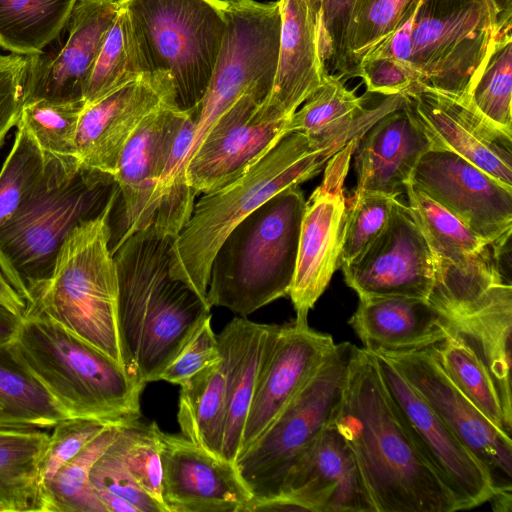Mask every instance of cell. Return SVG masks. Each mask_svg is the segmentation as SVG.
Returning a JSON list of instances; mask_svg holds the SVG:
<instances>
[{
	"label": "cell",
	"mask_w": 512,
	"mask_h": 512,
	"mask_svg": "<svg viewBox=\"0 0 512 512\" xmlns=\"http://www.w3.org/2000/svg\"><path fill=\"white\" fill-rule=\"evenodd\" d=\"M333 425L351 448L374 512H454L452 495L416 448L375 357L354 353Z\"/></svg>",
	"instance_id": "obj_1"
},
{
	"label": "cell",
	"mask_w": 512,
	"mask_h": 512,
	"mask_svg": "<svg viewBox=\"0 0 512 512\" xmlns=\"http://www.w3.org/2000/svg\"><path fill=\"white\" fill-rule=\"evenodd\" d=\"M175 237L152 224L111 250L118 276V328L126 369L143 384L159 381L206 319L208 301L170 274Z\"/></svg>",
	"instance_id": "obj_2"
},
{
	"label": "cell",
	"mask_w": 512,
	"mask_h": 512,
	"mask_svg": "<svg viewBox=\"0 0 512 512\" xmlns=\"http://www.w3.org/2000/svg\"><path fill=\"white\" fill-rule=\"evenodd\" d=\"M350 142L319 146L290 132L242 176L204 193L171 245V276L207 300L210 267L230 231L275 194L316 176Z\"/></svg>",
	"instance_id": "obj_3"
},
{
	"label": "cell",
	"mask_w": 512,
	"mask_h": 512,
	"mask_svg": "<svg viewBox=\"0 0 512 512\" xmlns=\"http://www.w3.org/2000/svg\"><path fill=\"white\" fill-rule=\"evenodd\" d=\"M9 344L68 417L115 425L140 420L146 385L50 318L27 312Z\"/></svg>",
	"instance_id": "obj_4"
},
{
	"label": "cell",
	"mask_w": 512,
	"mask_h": 512,
	"mask_svg": "<svg viewBox=\"0 0 512 512\" xmlns=\"http://www.w3.org/2000/svg\"><path fill=\"white\" fill-rule=\"evenodd\" d=\"M46 156L38 191L0 228V269L27 305L67 235L98 215L117 188L111 175L83 167L77 157Z\"/></svg>",
	"instance_id": "obj_5"
},
{
	"label": "cell",
	"mask_w": 512,
	"mask_h": 512,
	"mask_svg": "<svg viewBox=\"0 0 512 512\" xmlns=\"http://www.w3.org/2000/svg\"><path fill=\"white\" fill-rule=\"evenodd\" d=\"M118 194L117 187L98 215L67 235L26 313L50 318L126 369L118 328V276L109 247L110 215Z\"/></svg>",
	"instance_id": "obj_6"
},
{
	"label": "cell",
	"mask_w": 512,
	"mask_h": 512,
	"mask_svg": "<svg viewBox=\"0 0 512 512\" xmlns=\"http://www.w3.org/2000/svg\"><path fill=\"white\" fill-rule=\"evenodd\" d=\"M305 205L299 185L286 188L230 231L210 267L211 307L247 317L289 295Z\"/></svg>",
	"instance_id": "obj_7"
},
{
	"label": "cell",
	"mask_w": 512,
	"mask_h": 512,
	"mask_svg": "<svg viewBox=\"0 0 512 512\" xmlns=\"http://www.w3.org/2000/svg\"><path fill=\"white\" fill-rule=\"evenodd\" d=\"M357 346L334 344L310 379L234 462L252 499L246 508L278 498L299 459L333 423Z\"/></svg>",
	"instance_id": "obj_8"
},
{
	"label": "cell",
	"mask_w": 512,
	"mask_h": 512,
	"mask_svg": "<svg viewBox=\"0 0 512 512\" xmlns=\"http://www.w3.org/2000/svg\"><path fill=\"white\" fill-rule=\"evenodd\" d=\"M132 17L152 72H167L175 101L192 111L212 77L226 28L227 0H116Z\"/></svg>",
	"instance_id": "obj_9"
},
{
	"label": "cell",
	"mask_w": 512,
	"mask_h": 512,
	"mask_svg": "<svg viewBox=\"0 0 512 512\" xmlns=\"http://www.w3.org/2000/svg\"><path fill=\"white\" fill-rule=\"evenodd\" d=\"M505 31L490 0H421L410 55L418 83L466 96Z\"/></svg>",
	"instance_id": "obj_10"
},
{
	"label": "cell",
	"mask_w": 512,
	"mask_h": 512,
	"mask_svg": "<svg viewBox=\"0 0 512 512\" xmlns=\"http://www.w3.org/2000/svg\"><path fill=\"white\" fill-rule=\"evenodd\" d=\"M370 352L416 448L452 495L458 510L490 501L495 490L480 461L384 355Z\"/></svg>",
	"instance_id": "obj_11"
},
{
	"label": "cell",
	"mask_w": 512,
	"mask_h": 512,
	"mask_svg": "<svg viewBox=\"0 0 512 512\" xmlns=\"http://www.w3.org/2000/svg\"><path fill=\"white\" fill-rule=\"evenodd\" d=\"M501 255L512 230V188L458 154L427 150L410 180Z\"/></svg>",
	"instance_id": "obj_12"
},
{
	"label": "cell",
	"mask_w": 512,
	"mask_h": 512,
	"mask_svg": "<svg viewBox=\"0 0 512 512\" xmlns=\"http://www.w3.org/2000/svg\"><path fill=\"white\" fill-rule=\"evenodd\" d=\"M268 96L247 92L214 123L187 165V181L196 194L239 178L289 133L290 118L267 106Z\"/></svg>",
	"instance_id": "obj_13"
},
{
	"label": "cell",
	"mask_w": 512,
	"mask_h": 512,
	"mask_svg": "<svg viewBox=\"0 0 512 512\" xmlns=\"http://www.w3.org/2000/svg\"><path fill=\"white\" fill-rule=\"evenodd\" d=\"M384 355L486 469L495 495L512 493V440L453 384L432 347Z\"/></svg>",
	"instance_id": "obj_14"
},
{
	"label": "cell",
	"mask_w": 512,
	"mask_h": 512,
	"mask_svg": "<svg viewBox=\"0 0 512 512\" xmlns=\"http://www.w3.org/2000/svg\"><path fill=\"white\" fill-rule=\"evenodd\" d=\"M358 141L350 142L328 161L321 184L306 201L288 295L296 313L295 321L300 323H308L309 311L340 268L347 208L344 182Z\"/></svg>",
	"instance_id": "obj_15"
},
{
	"label": "cell",
	"mask_w": 512,
	"mask_h": 512,
	"mask_svg": "<svg viewBox=\"0 0 512 512\" xmlns=\"http://www.w3.org/2000/svg\"><path fill=\"white\" fill-rule=\"evenodd\" d=\"M403 108L431 146L452 151L512 188V134L482 115L467 99L415 83Z\"/></svg>",
	"instance_id": "obj_16"
},
{
	"label": "cell",
	"mask_w": 512,
	"mask_h": 512,
	"mask_svg": "<svg viewBox=\"0 0 512 512\" xmlns=\"http://www.w3.org/2000/svg\"><path fill=\"white\" fill-rule=\"evenodd\" d=\"M340 268L359 298L427 300L435 279L427 241L408 205L398 198L383 231L360 256Z\"/></svg>",
	"instance_id": "obj_17"
},
{
	"label": "cell",
	"mask_w": 512,
	"mask_h": 512,
	"mask_svg": "<svg viewBox=\"0 0 512 512\" xmlns=\"http://www.w3.org/2000/svg\"><path fill=\"white\" fill-rule=\"evenodd\" d=\"M175 97L170 74L156 71L85 104L75 139L81 165L113 177L122 150L139 124L161 105L176 103Z\"/></svg>",
	"instance_id": "obj_18"
},
{
	"label": "cell",
	"mask_w": 512,
	"mask_h": 512,
	"mask_svg": "<svg viewBox=\"0 0 512 512\" xmlns=\"http://www.w3.org/2000/svg\"><path fill=\"white\" fill-rule=\"evenodd\" d=\"M166 512H246L252 495L235 464L159 428Z\"/></svg>",
	"instance_id": "obj_19"
},
{
	"label": "cell",
	"mask_w": 512,
	"mask_h": 512,
	"mask_svg": "<svg viewBox=\"0 0 512 512\" xmlns=\"http://www.w3.org/2000/svg\"><path fill=\"white\" fill-rule=\"evenodd\" d=\"M334 344L330 335L311 329L308 323L294 320L279 325L260 371L238 456L297 395Z\"/></svg>",
	"instance_id": "obj_20"
},
{
	"label": "cell",
	"mask_w": 512,
	"mask_h": 512,
	"mask_svg": "<svg viewBox=\"0 0 512 512\" xmlns=\"http://www.w3.org/2000/svg\"><path fill=\"white\" fill-rule=\"evenodd\" d=\"M118 10L116 0H78L60 51L52 57L29 55L24 103L38 98L84 100L91 70Z\"/></svg>",
	"instance_id": "obj_21"
},
{
	"label": "cell",
	"mask_w": 512,
	"mask_h": 512,
	"mask_svg": "<svg viewBox=\"0 0 512 512\" xmlns=\"http://www.w3.org/2000/svg\"><path fill=\"white\" fill-rule=\"evenodd\" d=\"M278 498L305 512H374L355 456L333 423L299 459Z\"/></svg>",
	"instance_id": "obj_22"
},
{
	"label": "cell",
	"mask_w": 512,
	"mask_h": 512,
	"mask_svg": "<svg viewBox=\"0 0 512 512\" xmlns=\"http://www.w3.org/2000/svg\"><path fill=\"white\" fill-rule=\"evenodd\" d=\"M189 111L166 103L136 128L120 155L113 179L123 199L125 231L120 239L151 224L156 185Z\"/></svg>",
	"instance_id": "obj_23"
},
{
	"label": "cell",
	"mask_w": 512,
	"mask_h": 512,
	"mask_svg": "<svg viewBox=\"0 0 512 512\" xmlns=\"http://www.w3.org/2000/svg\"><path fill=\"white\" fill-rule=\"evenodd\" d=\"M281 30L277 68L267 106L291 118L329 74L320 43L317 10L311 0H278Z\"/></svg>",
	"instance_id": "obj_24"
},
{
	"label": "cell",
	"mask_w": 512,
	"mask_h": 512,
	"mask_svg": "<svg viewBox=\"0 0 512 512\" xmlns=\"http://www.w3.org/2000/svg\"><path fill=\"white\" fill-rule=\"evenodd\" d=\"M431 143L402 107L377 120L355 148V191L399 196Z\"/></svg>",
	"instance_id": "obj_25"
},
{
	"label": "cell",
	"mask_w": 512,
	"mask_h": 512,
	"mask_svg": "<svg viewBox=\"0 0 512 512\" xmlns=\"http://www.w3.org/2000/svg\"><path fill=\"white\" fill-rule=\"evenodd\" d=\"M451 332L467 344L491 375L505 417L512 425V286L503 283L447 313Z\"/></svg>",
	"instance_id": "obj_26"
},
{
	"label": "cell",
	"mask_w": 512,
	"mask_h": 512,
	"mask_svg": "<svg viewBox=\"0 0 512 512\" xmlns=\"http://www.w3.org/2000/svg\"><path fill=\"white\" fill-rule=\"evenodd\" d=\"M348 323L369 351L421 350L451 332L448 320L427 300L408 297L359 298Z\"/></svg>",
	"instance_id": "obj_27"
},
{
	"label": "cell",
	"mask_w": 512,
	"mask_h": 512,
	"mask_svg": "<svg viewBox=\"0 0 512 512\" xmlns=\"http://www.w3.org/2000/svg\"><path fill=\"white\" fill-rule=\"evenodd\" d=\"M279 325L261 324L246 317L233 318L217 335L225 346L230 369L221 457L235 462L241 446L244 424L264 360Z\"/></svg>",
	"instance_id": "obj_28"
},
{
	"label": "cell",
	"mask_w": 512,
	"mask_h": 512,
	"mask_svg": "<svg viewBox=\"0 0 512 512\" xmlns=\"http://www.w3.org/2000/svg\"><path fill=\"white\" fill-rule=\"evenodd\" d=\"M45 429L0 421V512H43L38 463Z\"/></svg>",
	"instance_id": "obj_29"
},
{
	"label": "cell",
	"mask_w": 512,
	"mask_h": 512,
	"mask_svg": "<svg viewBox=\"0 0 512 512\" xmlns=\"http://www.w3.org/2000/svg\"><path fill=\"white\" fill-rule=\"evenodd\" d=\"M218 343L221 359L179 385L177 421L184 437L221 456L230 359Z\"/></svg>",
	"instance_id": "obj_30"
},
{
	"label": "cell",
	"mask_w": 512,
	"mask_h": 512,
	"mask_svg": "<svg viewBox=\"0 0 512 512\" xmlns=\"http://www.w3.org/2000/svg\"><path fill=\"white\" fill-rule=\"evenodd\" d=\"M78 0H0V47L41 54L67 26Z\"/></svg>",
	"instance_id": "obj_31"
},
{
	"label": "cell",
	"mask_w": 512,
	"mask_h": 512,
	"mask_svg": "<svg viewBox=\"0 0 512 512\" xmlns=\"http://www.w3.org/2000/svg\"><path fill=\"white\" fill-rule=\"evenodd\" d=\"M149 72L152 71L137 27L129 12L119 7L91 70L85 104Z\"/></svg>",
	"instance_id": "obj_32"
},
{
	"label": "cell",
	"mask_w": 512,
	"mask_h": 512,
	"mask_svg": "<svg viewBox=\"0 0 512 512\" xmlns=\"http://www.w3.org/2000/svg\"><path fill=\"white\" fill-rule=\"evenodd\" d=\"M69 418L43 385L0 344V421L52 429Z\"/></svg>",
	"instance_id": "obj_33"
},
{
	"label": "cell",
	"mask_w": 512,
	"mask_h": 512,
	"mask_svg": "<svg viewBox=\"0 0 512 512\" xmlns=\"http://www.w3.org/2000/svg\"><path fill=\"white\" fill-rule=\"evenodd\" d=\"M408 207L422 231L434 260L463 265L490 245L453 214L407 182Z\"/></svg>",
	"instance_id": "obj_34"
},
{
	"label": "cell",
	"mask_w": 512,
	"mask_h": 512,
	"mask_svg": "<svg viewBox=\"0 0 512 512\" xmlns=\"http://www.w3.org/2000/svg\"><path fill=\"white\" fill-rule=\"evenodd\" d=\"M421 0H356L345 35L339 73L357 77L362 59L417 10Z\"/></svg>",
	"instance_id": "obj_35"
},
{
	"label": "cell",
	"mask_w": 512,
	"mask_h": 512,
	"mask_svg": "<svg viewBox=\"0 0 512 512\" xmlns=\"http://www.w3.org/2000/svg\"><path fill=\"white\" fill-rule=\"evenodd\" d=\"M122 425H110L64 464L43 487V512H107L90 482V472Z\"/></svg>",
	"instance_id": "obj_36"
},
{
	"label": "cell",
	"mask_w": 512,
	"mask_h": 512,
	"mask_svg": "<svg viewBox=\"0 0 512 512\" xmlns=\"http://www.w3.org/2000/svg\"><path fill=\"white\" fill-rule=\"evenodd\" d=\"M432 349L459 391L496 427L511 435L512 425L505 417L494 381L473 350L453 334Z\"/></svg>",
	"instance_id": "obj_37"
},
{
	"label": "cell",
	"mask_w": 512,
	"mask_h": 512,
	"mask_svg": "<svg viewBox=\"0 0 512 512\" xmlns=\"http://www.w3.org/2000/svg\"><path fill=\"white\" fill-rule=\"evenodd\" d=\"M12 148L0 170V228L38 191L45 176L47 156L18 121Z\"/></svg>",
	"instance_id": "obj_38"
},
{
	"label": "cell",
	"mask_w": 512,
	"mask_h": 512,
	"mask_svg": "<svg viewBox=\"0 0 512 512\" xmlns=\"http://www.w3.org/2000/svg\"><path fill=\"white\" fill-rule=\"evenodd\" d=\"M466 97L488 120L512 134L511 30L500 33Z\"/></svg>",
	"instance_id": "obj_39"
},
{
	"label": "cell",
	"mask_w": 512,
	"mask_h": 512,
	"mask_svg": "<svg viewBox=\"0 0 512 512\" xmlns=\"http://www.w3.org/2000/svg\"><path fill=\"white\" fill-rule=\"evenodd\" d=\"M85 101L38 98L23 104L19 121L45 154L77 157L75 139Z\"/></svg>",
	"instance_id": "obj_40"
},
{
	"label": "cell",
	"mask_w": 512,
	"mask_h": 512,
	"mask_svg": "<svg viewBox=\"0 0 512 512\" xmlns=\"http://www.w3.org/2000/svg\"><path fill=\"white\" fill-rule=\"evenodd\" d=\"M398 196L355 191L347 203L340 267L360 256L383 231Z\"/></svg>",
	"instance_id": "obj_41"
},
{
	"label": "cell",
	"mask_w": 512,
	"mask_h": 512,
	"mask_svg": "<svg viewBox=\"0 0 512 512\" xmlns=\"http://www.w3.org/2000/svg\"><path fill=\"white\" fill-rule=\"evenodd\" d=\"M159 427L139 420L120 427L118 440L126 465L138 486L166 512L161 495Z\"/></svg>",
	"instance_id": "obj_42"
},
{
	"label": "cell",
	"mask_w": 512,
	"mask_h": 512,
	"mask_svg": "<svg viewBox=\"0 0 512 512\" xmlns=\"http://www.w3.org/2000/svg\"><path fill=\"white\" fill-rule=\"evenodd\" d=\"M110 425L115 424L77 417H69L59 421L52 428L53 431L49 434L46 449L38 463L41 493L43 487L64 464L79 454Z\"/></svg>",
	"instance_id": "obj_43"
},
{
	"label": "cell",
	"mask_w": 512,
	"mask_h": 512,
	"mask_svg": "<svg viewBox=\"0 0 512 512\" xmlns=\"http://www.w3.org/2000/svg\"><path fill=\"white\" fill-rule=\"evenodd\" d=\"M90 482L98 496L117 495L131 502L140 512H163L135 482L124 460L118 435L94 463Z\"/></svg>",
	"instance_id": "obj_44"
},
{
	"label": "cell",
	"mask_w": 512,
	"mask_h": 512,
	"mask_svg": "<svg viewBox=\"0 0 512 512\" xmlns=\"http://www.w3.org/2000/svg\"><path fill=\"white\" fill-rule=\"evenodd\" d=\"M212 317L204 321L180 354L161 373L159 380L181 385L194 374L218 362L221 350L212 329Z\"/></svg>",
	"instance_id": "obj_45"
},
{
	"label": "cell",
	"mask_w": 512,
	"mask_h": 512,
	"mask_svg": "<svg viewBox=\"0 0 512 512\" xmlns=\"http://www.w3.org/2000/svg\"><path fill=\"white\" fill-rule=\"evenodd\" d=\"M319 19L320 43L325 61L339 71L345 35L356 0H311Z\"/></svg>",
	"instance_id": "obj_46"
},
{
	"label": "cell",
	"mask_w": 512,
	"mask_h": 512,
	"mask_svg": "<svg viewBox=\"0 0 512 512\" xmlns=\"http://www.w3.org/2000/svg\"><path fill=\"white\" fill-rule=\"evenodd\" d=\"M0 302L13 314L23 318L26 314L25 300L12 287L0 269Z\"/></svg>",
	"instance_id": "obj_47"
},
{
	"label": "cell",
	"mask_w": 512,
	"mask_h": 512,
	"mask_svg": "<svg viewBox=\"0 0 512 512\" xmlns=\"http://www.w3.org/2000/svg\"><path fill=\"white\" fill-rule=\"evenodd\" d=\"M21 320L22 318L13 314L0 302V344L13 340Z\"/></svg>",
	"instance_id": "obj_48"
},
{
	"label": "cell",
	"mask_w": 512,
	"mask_h": 512,
	"mask_svg": "<svg viewBox=\"0 0 512 512\" xmlns=\"http://www.w3.org/2000/svg\"><path fill=\"white\" fill-rule=\"evenodd\" d=\"M494 5L503 30L512 29V0H490Z\"/></svg>",
	"instance_id": "obj_49"
},
{
	"label": "cell",
	"mask_w": 512,
	"mask_h": 512,
	"mask_svg": "<svg viewBox=\"0 0 512 512\" xmlns=\"http://www.w3.org/2000/svg\"><path fill=\"white\" fill-rule=\"evenodd\" d=\"M230 1H232V2H240L242 0H230Z\"/></svg>",
	"instance_id": "obj_50"
}]
</instances>
